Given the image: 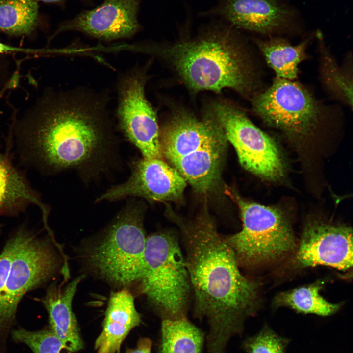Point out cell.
I'll return each mask as SVG.
<instances>
[{"mask_svg":"<svg viewBox=\"0 0 353 353\" xmlns=\"http://www.w3.org/2000/svg\"><path fill=\"white\" fill-rule=\"evenodd\" d=\"M290 340L267 325L258 332L246 338L242 347L246 353H286Z\"/></svg>","mask_w":353,"mask_h":353,"instance_id":"d4e9b609","label":"cell"},{"mask_svg":"<svg viewBox=\"0 0 353 353\" xmlns=\"http://www.w3.org/2000/svg\"><path fill=\"white\" fill-rule=\"evenodd\" d=\"M138 49L167 60L193 91L228 88L249 97L259 92L254 64L230 25L210 27L194 38L166 46L142 45Z\"/></svg>","mask_w":353,"mask_h":353,"instance_id":"3957f363","label":"cell"},{"mask_svg":"<svg viewBox=\"0 0 353 353\" xmlns=\"http://www.w3.org/2000/svg\"><path fill=\"white\" fill-rule=\"evenodd\" d=\"M109 98L82 87L45 90L12 118L24 158L51 173L102 168L114 137Z\"/></svg>","mask_w":353,"mask_h":353,"instance_id":"6da1fadb","label":"cell"},{"mask_svg":"<svg viewBox=\"0 0 353 353\" xmlns=\"http://www.w3.org/2000/svg\"><path fill=\"white\" fill-rule=\"evenodd\" d=\"M35 1H40L42 2H50V3H53V2H58L61 1H63L64 0H35Z\"/></svg>","mask_w":353,"mask_h":353,"instance_id":"f1b7e54d","label":"cell"},{"mask_svg":"<svg viewBox=\"0 0 353 353\" xmlns=\"http://www.w3.org/2000/svg\"><path fill=\"white\" fill-rule=\"evenodd\" d=\"M176 221L185 250L194 315L209 326L207 353H227L229 340L243 333L245 320L256 311L258 286L241 273L232 249L208 214Z\"/></svg>","mask_w":353,"mask_h":353,"instance_id":"7a4b0ae2","label":"cell"},{"mask_svg":"<svg viewBox=\"0 0 353 353\" xmlns=\"http://www.w3.org/2000/svg\"><path fill=\"white\" fill-rule=\"evenodd\" d=\"M159 129L162 157L197 191L208 192L219 180L227 139L208 110L198 118L184 109L173 111Z\"/></svg>","mask_w":353,"mask_h":353,"instance_id":"277c9868","label":"cell"},{"mask_svg":"<svg viewBox=\"0 0 353 353\" xmlns=\"http://www.w3.org/2000/svg\"><path fill=\"white\" fill-rule=\"evenodd\" d=\"M10 336L15 342L26 345L33 353H72L48 326L35 331L19 327L12 330Z\"/></svg>","mask_w":353,"mask_h":353,"instance_id":"cb8c5ba5","label":"cell"},{"mask_svg":"<svg viewBox=\"0 0 353 353\" xmlns=\"http://www.w3.org/2000/svg\"><path fill=\"white\" fill-rule=\"evenodd\" d=\"M322 287V283L317 282L282 292L275 297L274 306L288 307L303 314L322 316L332 315L339 309L341 305L326 300L320 294Z\"/></svg>","mask_w":353,"mask_h":353,"instance_id":"7402d4cb","label":"cell"},{"mask_svg":"<svg viewBox=\"0 0 353 353\" xmlns=\"http://www.w3.org/2000/svg\"><path fill=\"white\" fill-rule=\"evenodd\" d=\"M0 231H1V227L0 226Z\"/></svg>","mask_w":353,"mask_h":353,"instance_id":"4dcf8cb0","label":"cell"},{"mask_svg":"<svg viewBox=\"0 0 353 353\" xmlns=\"http://www.w3.org/2000/svg\"><path fill=\"white\" fill-rule=\"evenodd\" d=\"M38 17L35 0H0V32L29 35L35 30Z\"/></svg>","mask_w":353,"mask_h":353,"instance_id":"603a6c76","label":"cell"},{"mask_svg":"<svg viewBox=\"0 0 353 353\" xmlns=\"http://www.w3.org/2000/svg\"><path fill=\"white\" fill-rule=\"evenodd\" d=\"M0 353H6V351H0Z\"/></svg>","mask_w":353,"mask_h":353,"instance_id":"f546056e","label":"cell"},{"mask_svg":"<svg viewBox=\"0 0 353 353\" xmlns=\"http://www.w3.org/2000/svg\"><path fill=\"white\" fill-rule=\"evenodd\" d=\"M240 209L242 228L225 238L239 265L252 266L274 260L296 247L289 221L279 209L234 196Z\"/></svg>","mask_w":353,"mask_h":353,"instance_id":"ba28073f","label":"cell"},{"mask_svg":"<svg viewBox=\"0 0 353 353\" xmlns=\"http://www.w3.org/2000/svg\"><path fill=\"white\" fill-rule=\"evenodd\" d=\"M209 110L221 125L245 169L269 180L283 177L285 163L273 138L254 125L242 110L229 102L216 101Z\"/></svg>","mask_w":353,"mask_h":353,"instance_id":"30bf717a","label":"cell"},{"mask_svg":"<svg viewBox=\"0 0 353 353\" xmlns=\"http://www.w3.org/2000/svg\"><path fill=\"white\" fill-rule=\"evenodd\" d=\"M140 0H104L94 9L83 11L64 23L55 35L78 31L105 41L129 38L140 30L137 19Z\"/></svg>","mask_w":353,"mask_h":353,"instance_id":"9a60e30c","label":"cell"},{"mask_svg":"<svg viewBox=\"0 0 353 353\" xmlns=\"http://www.w3.org/2000/svg\"><path fill=\"white\" fill-rule=\"evenodd\" d=\"M38 206L47 224L48 211L23 174L0 155V215H13L28 204Z\"/></svg>","mask_w":353,"mask_h":353,"instance_id":"ac0fdd59","label":"cell"},{"mask_svg":"<svg viewBox=\"0 0 353 353\" xmlns=\"http://www.w3.org/2000/svg\"><path fill=\"white\" fill-rule=\"evenodd\" d=\"M204 339L202 331L186 317L162 319L156 353H202Z\"/></svg>","mask_w":353,"mask_h":353,"instance_id":"ffe728a7","label":"cell"},{"mask_svg":"<svg viewBox=\"0 0 353 353\" xmlns=\"http://www.w3.org/2000/svg\"><path fill=\"white\" fill-rule=\"evenodd\" d=\"M251 103L264 123L294 138L311 135L328 114L305 86L277 77L266 90L251 97Z\"/></svg>","mask_w":353,"mask_h":353,"instance_id":"9c48e42d","label":"cell"},{"mask_svg":"<svg viewBox=\"0 0 353 353\" xmlns=\"http://www.w3.org/2000/svg\"><path fill=\"white\" fill-rule=\"evenodd\" d=\"M186 185L185 179L162 158L143 157L133 164L127 180L109 188L96 201H114L128 196L151 201L176 200L182 196Z\"/></svg>","mask_w":353,"mask_h":353,"instance_id":"4fadbf2b","label":"cell"},{"mask_svg":"<svg viewBox=\"0 0 353 353\" xmlns=\"http://www.w3.org/2000/svg\"><path fill=\"white\" fill-rule=\"evenodd\" d=\"M142 323L134 297L128 288L111 292L108 301L102 331L95 340L96 353H119L128 334Z\"/></svg>","mask_w":353,"mask_h":353,"instance_id":"2e32d148","label":"cell"},{"mask_svg":"<svg viewBox=\"0 0 353 353\" xmlns=\"http://www.w3.org/2000/svg\"><path fill=\"white\" fill-rule=\"evenodd\" d=\"M147 66L136 65L119 77L116 115L125 136L144 158H163L157 114L145 93Z\"/></svg>","mask_w":353,"mask_h":353,"instance_id":"8fae6325","label":"cell"},{"mask_svg":"<svg viewBox=\"0 0 353 353\" xmlns=\"http://www.w3.org/2000/svg\"><path fill=\"white\" fill-rule=\"evenodd\" d=\"M205 13L234 28L271 37L294 30L299 20L296 9L284 0H218Z\"/></svg>","mask_w":353,"mask_h":353,"instance_id":"7c38bea8","label":"cell"},{"mask_svg":"<svg viewBox=\"0 0 353 353\" xmlns=\"http://www.w3.org/2000/svg\"><path fill=\"white\" fill-rule=\"evenodd\" d=\"M310 39L293 45L280 37L271 36L265 40L256 39L255 43L268 66L276 77L295 80L300 64L307 58L306 50Z\"/></svg>","mask_w":353,"mask_h":353,"instance_id":"d6986e66","label":"cell"},{"mask_svg":"<svg viewBox=\"0 0 353 353\" xmlns=\"http://www.w3.org/2000/svg\"><path fill=\"white\" fill-rule=\"evenodd\" d=\"M141 291L162 319L186 317L191 291L178 240L169 231L147 237Z\"/></svg>","mask_w":353,"mask_h":353,"instance_id":"8992f818","label":"cell"},{"mask_svg":"<svg viewBox=\"0 0 353 353\" xmlns=\"http://www.w3.org/2000/svg\"><path fill=\"white\" fill-rule=\"evenodd\" d=\"M57 249L62 251L54 238L40 236L28 230L15 252L0 293V351L6 350L8 338L16 324L18 305L23 296L45 285L59 271L63 272L62 264L67 268L62 257L66 258L59 254Z\"/></svg>","mask_w":353,"mask_h":353,"instance_id":"52a82bcc","label":"cell"},{"mask_svg":"<svg viewBox=\"0 0 353 353\" xmlns=\"http://www.w3.org/2000/svg\"><path fill=\"white\" fill-rule=\"evenodd\" d=\"M320 53V76L326 90L334 98L352 108V68L340 66L324 44L322 35L317 33Z\"/></svg>","mask_w":353,"mask_h":353,"instance_id":"44dd1931","label":"cell"},{"mask_svg":"<svg viewBox=\"0 0 353 353\" xmlns=\"http://www.w3.org/2000/svg\"><path fill=\"white\" fill-rule=\"evenodd\" d=\"M144 214L141 204H128L86 252L91 271L119 289L128 288L141 279L147 240Z\"/></svg>","mask_w":353,"mask_h":353,"instance_id":"5b68a950","label":"cell"},{"mask_svg":"<svg viewBox=\"0 0 353 353\" xmlns=\"http://www.w3.org/2000/svg\"><path fill=\"white\" fill-rule=\"evenodd\" d=\"M82 276L64 287L52 284L40 300L48 315V327L71 353L83 348L79 326L72 309V302Z\"/></svg>","mask_w":353,"mask_h":353,"instance_id":"e0dca14e","label":"cell"},{"mask_svg":"<svg viewBox=\"0 0 353 353\" xmlns=\"http://www.w3.org/2000/svg\"><path fill=\"white\" fill-rule=\"evenodd\" d=\"M18 52L44 54L45 50L15 47L0 42V55H11Z\"/></svg>","mask_w":353,"mask_h":353,"instance_id":"484cf974","label":"cell"},{"mask_svg":"<svg viewBox=\"0 0 353 353\" xmlns=\"http://www.w3.org/2000/svg\"><path fill=\"white\" fill-rule=\"evenodd\" d=\"M302 267L324 265L346 271L353 265L352 228L321 221L305 226L296 255Z\"/></svg>","mask_w":353,"mask_h":353,"instance_id":"5bb4252c","label":"cell"},{"mask_svg":"<svg viewBox=\"0 0 353 353\" xmlns=\"http://www.w3.org/2000/svg\"><path fill=\"white\" fill-rule=\"evenodd\" d=\"M152 347L151 340L147 337L139 339L136 347L127 349L126 353H151Z\"/></svg>","mask_w":353,"mask_h":353,"instance_id":"4316f807","label":"cell"},{"mask_svg":"<svg viewBox=\"0 0 353 353\" xmlns=\"http://www.w3.org/2000/svg\"><path fill=\"white\" fill-rule=\"evenodd\" d=\"M5 81L0 74V98L5 93Z\"/></svg>","mask_w":353,"mask_h":353,"instance_id":"83f0119b","label":"cell"}]
</instances>
